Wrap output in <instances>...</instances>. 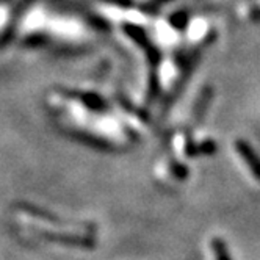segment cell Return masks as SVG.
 I'll return each mask as SVG.
<instances>
[{
	"instance_id": "1",
	"label": "cell",
	"mask_w": 260,
	"mask_h": 260,
	"mask_svg": "<svg viewBox=\"0 0 260 260\" xmlns=\"http://www.w3.org/2000/svg\"><path fill=\"white\" fill-rule=\"evenodd\" d=\"M235 147L240 154V157L245 160V163L249 166V170L252 171V174L260 180V158L255 155V152L249 147V144L243 140H237Z\"/></svg>"
},
{
	"instance_id": "2",
	"label": "cell",
	"mask_w": 260,
	"mask_h": 260,
	"mask_svg": "<svg viewBox=\"0 0 260 260\" xmlns=\"http://www.w3.org/2000/svg\"><path fill=\"white\" fill-rule=\"evenodd\" d=\"M212 249L215 252V258L216 260H232L231 258V254L224 245V241H222L221 238H213L212 240Z\"/></svg>"
}]
</instances>
